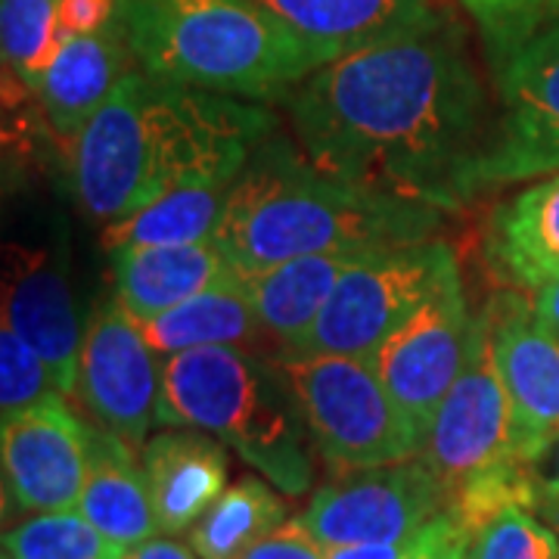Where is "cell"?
I'll return each instance as SVG.
<instances>
[{
	"label": "cell",
	"mask_w": 559,
	"mask_h": 559,
	"mask_svg": "<svg viewBox=\"0 0 559 559\" xmlns=\"http://www.w3.org/2000/svg\"><path fill=\"white\" fill-rule=\"evenodd\" d=\"M140 466L162 535L190 532L227 491V448L200 429L165 426L140 448Z\"/></svg>",
	"instance_id": "cell-16"
},
{
	"label": "cell",
	"mask_w": 559,
	"mask_h": 559,
	"mask_svg": "<svg viewBox=\"0 0 559 559\" xmlns=\"http://www.w3.org/2000/svg\"><path fill=\"white\" fill-rule=\"evenodd\" d=\"M463 559H559V535L525 500H510L469 525Z\"/></svg>",
	"instance_id": "cell-27"
},
{
	"label": "cell",
	"mask_w": 559,
	"mask_h": 559,
	"mask_svg": "<svg viewBox=\"0 0 559 559\" xmlns=\"http://www.w3.org/2000/svg\"><path fill=\"white\" fill-rule=\"evenodd\" d=\"M50 395H62L50 367L10 323H0V411L16 417Z\"/></svg>",
	"instance_id": "cell-30"
},
{
	"label": "cell",
	"mask_w": 559,
	"mask_h": 559,
	"mask_svg": "<svg viewBox=\"0 0 559 559\" xmlns=\"http://www.w3.org/2000/svg\"><path fill=\"white\" fill-rule=\"evenodd\" d=\"M124 559H202L193 547L180 544L171 535H156V538L143 540L138 547H131Z\"/></svg>",
	"instance_id": "cell-36"
},
{
	"label": "cell",
	"mask_w": 559,
	"mask_h": 559,
	"mask_svg": "<svg viewBox=\"0 0 559 559\" xmlns=\"http://www.w3.org/2000/svg\"><path fill=\"white\" fill-rule=\"evenodd\" d=\"M3 498L16 513H60L79 510L87 479V423L66 404V395H50L0 429Z\"/></svg>",
	"instance_id": "cell-13"
},
{
	"label": "cell",
	"mask_w": 559,
	"mask_h": 559,
	"mask_svg": "<svg viewBox=\"0 0 559 559\" xmlns=\"http://www.w3.org/2000/svg\"><path fill=\"white\" fill-rule=\"evenodd\" d=\"M419 457L444 485L448 503L485 473L522 463L516 414L495 358L488 308L473 320L466 364L441 401Z\"/></svg>",
	"instance_id": "cell-8"
},
{
	"label": "cell",
	"mask_w": 559,
	"mask_h": 559,
	"mask_svg": "<svg viewBox=\"0 0 559 559\" xmlns=\"http://www.w3.org/2000/svg\"><path fill=\"white\" fill-rule=\"evenodd\" d=\"M131 62L134 53L121 20L94 35H62L38 87L44 121L53 134L72 146L84 124L112 97L119 81L134 69Z\"/></svg>",
	"instance_id": "cell-17"
},
{
	"label": "cell",
	"mask_w": 559,
	"mask_h": 559,
	"mask_svg": "<svg viewBox=\"0 0 559 559\" xmlns=\"http://www.w3.org/2000/svg\"><path fill=\"white\" fill-rule=\"evenodd\" d=\"M3 559H10V557H7V554H3Z\"/></svg>",
	"instance_id": "cell-38"
},
{
	"label": "cell",
	"mask_w": 559,
	"mask_h": 559,
	"mask_svg": "<svg viewBox=\"0 0 559 559\" xmlns=\"http://www.w3.org/2000/svg\"><path fill=\"white\" fill-rule=\"evenodd\" d=\"M457 264L444 240L360 252L345 267L299 352L370 358Z\"/></svg>",
	"instance_id": "cell-7"
},
{
	"label": "cell",
	"mask_w": 559,
	"mask_h": 559,
	"mask_svg": "<svg viewBox=\"0 0 559 559\" xmlns=\"http://www.w3.org/2000/svg\"><path fill=\"white\" fill-rule=\"evenodd\" d=\"M79 513L124 550L162 535L138 451L97 423H87V479Z\"/></svg>",
	"instance_id": "cell-19"
},
{
	"label": "cell",
	"mask_w": 559,
	"mask_h": 559,
	"mask_svg": "<svg viewBox=\"0 0 559 559\" xmlns=\"http://www.w3.org/2000/svg\"><path fill=\"white\" fill-rule=\"evenodd\" d=\"M280 377L296 395L314 451L342 476L423 454V436L370 360L320 352H277Z\"/></svg>",
	"instance_id": "cell-6"
},
{
	"label": "cell",
	"mask_w": 559,
	"mask_h": 559,
	"mask_svg": "<svg viewBox=\"0 0 559 559\" xmlns=\"http://www.w3.org/2000/svg\"><path fill=\"white\" fill-rule=\"evenodd\" d=\"M525 469L532 479L535 510L547 522H559V436L547 441L538 454L525 463Z\"/></svg>",
	"instance_id": "cell-33"
},
{
	"label": "cell",
	"mask_w": 559,
	"mask_h": 559,
	"mask_svg": "<svg viewBox=\"0 0 559 559\" xmlns=\"http://www.w3.org/2000/svg\"><path fill=\"white\" fill-rule=\"evenodd\" d=\"M293 35L333 60L429 22L432 0H255Z\"/></svg>",
	"instance_id": "cell-20"
},
{
	"label": "cell",
	"mask_w": 559,
	"mask_h": 559,
	"mask_svg": "<svg viewBox=\"0 0 559 559\" xmlns=\"http://www.w3.org/2000/svg\"><path fill=\"white\" fill-rule=\"evenodd\" d=\"M473 320L476 314H469L466 305L460 264H454L429 299L367 358L423 441L466 364Z\"/></svg>",
	"instance_id": "cell-10"
},
{
	"label": "cell",
	"mask_w": 559,
	"mask_h": 559,
	"mask_svg": "<svg viewBox=\"0 0 559 559\" xmlns=\"http://www.w3.org/2000/svg\"><path fill=\"white\" fill-rule=\"evenodd\" d=\"M277 119L261 103L180 87L131 69L72 143V193L116 224L193 175L249 159Z\"/></svg>",
	"instance_id": "cell-2"
},
{
	"label": "cell",
	"mask_w": 559,
	"mask_h": 559,
	"mask_svg": "<svg viewBox=\"0 0 559 559\" xmlns=\"http://www.w3.org/2000/svg\"><path fill=\"white\" fill-rule=\"evenodd\" d=\"M246 159L224 162L193 175L180 187L162 193L159 200L143 205L128 218L106 224L103 242L109 252L128 246H175V242L212 240L218 234L230 190L240 178Z\"/></svg>",
	"instance_id": "cell-21"
},
{
	"label": "cell",
	"mask_w": 559,
	"mask_h": 559,
	"mask_svg": "<svg viewBox=\"0 0 559 559\" xmlns=\"http://www.w3.org/2000/svg\"><path fill=\"white\" fill-rule=\"evenodd\" d=\"M448 510V491L426 460H401L330 479L305 507L301 525L323 547L414 538Z\"/></svg>",
	"instance_id": "cell-11"
},
{
	"label": "cell",
	"mask_w": 559,
	"mask_h": 559,
	"mask_svg": "<svg viewBox=\"0 0 559 559\" xmlns=\"http://www.w3.org/2000/svg\"><path fill=\"white\" fill-rule=\"evenodd\" d=\"M60 38V0H0L3 69H10L35 94Z\"/></svg>",
	"instance_id": "cell-28"
},
{
	"label": "cell",
	"mask_w": 559,
	"mask_h": 559,
	"mask_svg": "<svg viewBox=\"0 0 559 559\" xmlns=\"http://www.w3.org/2000/svg\"><path fill=\"white\" fill-rule=\"evenodd\" d=\"M75 395L97 426L140 451L159 426L162 358L116 296L84 323Z\"/></svg>",
	"instance_id": "cell-12"
},
{
	"label": "cell",
	"mask_w": 559,
	"mask_h": 559,
	"mask_svg": "<svg viewBox=\"0 0 559 559\" xmlns=\"http://www.w3.org/2000/svg\"><path fill=\"white\" fill-rule=\"evenodd\" d=\"M10 559H124V547L97 532L79 510L35 513L3 532Z\"/></svg>",
	"instance_id": "cell-26"
},
{
	"label": "cell",
	"mask_w": 559,
	"mask_h": 559,
	"mask_svg": "<svg viewBox=\"0 0 559 559\" xmlns=\"http://www.w3.org/2000/svg\"><path fill=\"white\" fill-rule=\"evenodd\" d=\"M242 559H326V547L301 525V520H286Z\"/></svg>",
	"instance_id": "cell-32"
},
{
	"label": "cell",
	"mask_w": 559,
	"mask_h": 559,
	"mask_svg": "<svg viewBox=\"0 0 559 559\" xmlns=\"http://www.w3.org/2000/svg\"><path fill=\"white\" fill-rule=\"evenodd\" d=\"M439 209L392 200L320 171L296 138L271 131L249 153L215 240L240 277L305 255H360L436 240Z\"/></svg>",
	"instance_id": "cell-3"
},
{
	"label": "cell",
	"mask_w": 559,
	"mask_h": 559,
	"mask_svg": "<svg viewBox=\"0 0 559 559\" xmlns=\"http://www.w3.org/2000/svg\"><path fill=\"white\" fill-rule=\"evenodd\" d=\"M146 342L159 358H171L178 352L212 348V345H240L249 348L259 340L261 320L246 293V280L234 271L221 277L205 293L187 299L178 308L138 320Z\"/></svg>",
	"instance_id": "cell-24"
},
{
	"label": "cell",
	"mask_w": 559,
	"mask_h": 559,
	"mask_svg": "<svg viewBox=\"0 0 559 559\" xmlns=\"http://www.w3.org/2000/svg\"><path fill=\"white\" fill-rule=\"evenodd\" d=\"M488 252L500 274L525 289L559 277V171L500 205L491 218Z\"/></svg>",
	"instance_id": "cell-23"
},
{
	"label": "cell",
	"mask_w": 559,
	"mask_h": 559,
	"mask_svg": "<svg viewBox=\"0 0 559 559\" xmlns=\"http://www.w3.org/2000/svg\"><path fill=\"white\" fill-rule=\"evenodd\" d=\"M414 538L404 540H377V544H345V547H326V559H404Z\"/></svg>",
	"instance_id": "cell-35"
},
{
	"label": "cell",
	"mask_w": 559,
	"mask_h": 559,
	"mask_svg": "<svg viewBox=\"0 0 559 559\" xmlns=\"http://www.w3.org/2000/svg\"><path fill=\"white\" fill-rule=\"evenodd\" d=\"M7 259L3 323L44 358L62 395H75L84 326L66 255L40 246H7Z\"/></svg>",
	"instance_id": "cell-14"
},
{
	"label": "cell",
	"mask_w": 559,
	"mask_h": 559,
	"mask_svg": "<svg viewBox=\"0 0 559 559\" xmlns=\"http://www.w3.org/2000/svg\"><path fill=\"white\" fill-rule=\"evenodd\" d=\"M121 25L146 75L246 103L286 100L333 62L255 0H121Z\"/></svg>",
	"instance_id": "cell-4"
},
{
	"label": "cell",
	"mask_w": 559,
	"mask_h": 559,
	"mask_svg": "<svg viewBox=\"0 0 559 559\" xmlns=\"http://www.w3.org/2000/svg\"><path fill=\"white\" fill-rule=\"evenodd\" d=\"M532 293H535V299H532L535 314H538L540 323L559 340V277L547 280L544 286L532 289Z\"/></svg>",
	"instance_id": "cell-37"
},
{
	"label": "cell",
	"mask_w": 559,
	"mask_h": 559,
	"mask_svg": "<svg viewBox=\"0 0 559 559\" xmlns=\"http://www.w3.org/2000/svg\"><path fill=\"white\" fill-rule=\"evenodd\" d=\"M355 255H305L249 274L246 293L280 352H299Z\"/></svg>",
	"instance_id": "cell-22"
},
{
	"label": "cell",
	"mask_w": 559,
	"mask_h": 559,
	"mask_svg": "<svg viewBox=\"0 0 559 559\" xmlns=\"http://www.w3.org/2000/svg\"><path fill=\"white\" fill-rule=\"evenodd\" d=\"M498 119L479 165V190L559 171V20L500 69Z\"/></svg>",
	"instance_id": "cell-9"
},
{
	"label": "cell",
	"mask_w": 559,
	"mask_h": 559,
	"mask_svg": "<svg viewBox=\"0 0 559 559\" xmlns=\"http://www.w3.org/2000/svg\"><path fill=\"white\" fill-rule=\"evenodd\" d=\"M234 271L215 237L175 246H128L112 252V296L134 320H150L200 296Z\"/></svg>",
	"instance_id": "cell-18"
},
{
	"label": "cell",
	"mask_w": 559,
	"mask_h": 559,
	"mask_svg": "<svg viewBox=\"0 0 559 559\" xmlns=\"http://www.w3.org/2000/svg\"><path fill=\"white\" fill-rule=\"evenodd\" d=\"M466 535L460 528L457 516L451 510H441L439 516L419 528L404 559H463Z\"/></svg>",
	"instance_id": "cell-31"
},
{
	"label": "cell",
	"mask_w": 559,
	"mask_h": 559,
	"mask_svg": "<svg viewBox=\"0 0 559 559\" xmlns=\"http://www.w3.org/2000/svg\"><path fill=\"white\" fill-rule=\"evenodd\" d=\"M159 426L200 429L237 451L286 495L314 479V441L277 364L240 345L162 358Z\"/></svg>",
	"instance_id": "cell-5"
},
{
	"label": "cell",
	"mask_w": 559,
	"mask_h": 559,
	"mask_svg": "<svg viewBox=\"0 0 559 559\" xmlns=\"http://www.w3.org/2000/svg\"><path fill=\"white\" fill-rule=\"evenodd\" d=\"M283 103L301 153L352 187L444 215L479 193L488 103L463 28L441 10L320 66Z\"/></svg>",
	"instance_id": "cell-1"
},
{
	"label": "cell",
	"mask_w": 559,
	"mask_h": 559,
	"mask_svg": "<svg viewBox=\"0 0 559 559\" xmlns=\"http://www.w3.org/2000/svg\"><path fill=\"white\" fill-rule=\"evenodd\" d=\"M479 28L495 69L559 20V0H460Z\"/></svg>",
	"instance_id": "cell-29"
},
{
	"label": "cell",
	"mask_w": 559,
	"mask_h": 559,
	"mask_svg": "<svg viewBox=\"0 0 559 559\" xmlns=\"http://www.w3.org/2000/svg\"><path fill=\"white\" fill-rule=\"evenodd\" d=\"M500 377L513 401L522 463L559 436V340L520 293H503L488 305Z\"/></svg>",
	"instance_id": "cell-15"
},
{
	"label": "cell",
	"mask_w": 559,
	"mask_h": 559,
	"mask_svg": "<svg viewBox=\"0 0 559 559\" xmlns=\"http://www.w3.org/2000/svg\"><path fill=\"white\" fill-rule=\"evenodd\" d=\"M121 20V0H60L62 35H94Z\"/></svg>",
	"instance_id": "cell-34"
},
{
	"label": "cell",
	"mask_w": 559,
	"mask_h": 559,
	"mask_svg": "<svg viewBox=\"0 0 559 559\" xmlns=\"http://www.w3.org/2000/svg\"><path fill=\"white\" fill-rule=\"evenodd\" d=\"M286 522V500L264 479L227 485L212 510L190 528V547L202 559H242L261 538Z\"/></svg>",
	"instance_id": "cell-25"
}]
</instances>
